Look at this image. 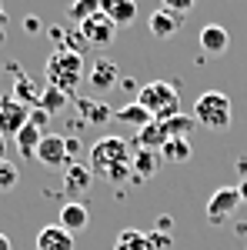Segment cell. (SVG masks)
Returning a JSON list of instances; mask_svg holds the SVG:
<instances>
[{
    "label": "cell",
    "instance_id": "cell-1",
    "mask_svg": "<svg viewBox=\"0 0 247 250\" xmlns=\"http://www.w3.org/2000/svg\"><path fill=\"white\" fill-rule=\"evenodd\" d=\"M137 104L151 114V120H160V124L180 114V94H177V87H174L171 80H151V83H144L140 94H137Z\"/></svg>",
    "mask_w": 247,
    "mask_h": 250
},
{
    "label": "cell",
    "instance_id": "cell-2",
    "mask_svg": "<svg viewBox=\"0 0 247 250\" xmlns=\"http://www.w3.org/2000/svg\"><path fill=\"white\" fill-rule=\"evenodd\" d=\"M84 77H87V70H84V57L80 54L60 47V50H54L47 57V87H57V90H64L70 97Z\"/></svg>",
    "mask_w": 247,
    "mask_h": 250
},
{
    "label": "cell",
    "instance_id": "cell-3",
    "mask_svg": "<svg viewBox=\"0 0 247 250\" xmlns=\"http://www.w3.org/2000/svg\"><path fill=\"white\" fill-rule=\"evenodd\" d=\"M230 117H234V107H230L227 94H221V90H207L194 104V120L207 130H227Z\"/></svg>",
    "mask_w": 247,
    "mask_h": 250
},
{
    "label": "cell",
    "instance_id": "cell-4",
    "mask_svg": "<svg viewBox=\"0 0 247 250\" xmlns=\"http://www.w3.org/2000/svg\"><path fill=\"white\" fill-rule=\"evenodd\" d=\"M131 144L124 140V137H100L94 147H90V173H104L120 167V164H131Z\"/></svg>",
    "mask_w": 247,
    "mask_h": 250
},
{
    "label": "cell",
    "instance_id": "cell-5",
    "mask_svg": "<svg viewBox=\"0 0 247 250\" xmlns=\"http://www.w3.org/2000/svg\"><path fill=\"white\" fill-rule=\"evenodd\" d=\"M30 120V107L20 104L17 97H0V137H17Z\"/></svg>",
    "mask_w": 247,
    "mask_h": 250
},
{
    "label": "cell",
    "instance_id": "cell-6",
    "mask_svg": "<svg viewBox=\"0 0 247 250\" xmlns=\"http://www.w3.org/2000/svg\"><path fill=\"white\" fill-rule=\"evenodd\" d=\"M244 200H241V193H237V187H221V190L214 193L207 200V217H210V224H224L230 213L237 210Z\"/></svg>",
    "mask_w": 247,
    "mask_h": 250
},
{
    "label": "cell",
    "instance_id": "cell-7",
    "mask_svg": "<svg viewBox=\"0 0 247 250\" xmlns=\"http://www.w3.org/2000/svg\"><path fill=\"white\" fill-rule=\"evenodd\" d=\"M114 34H117L114 20L104 17V14H94L90 20H84V23H80V37L87 40L90 47H107V43L114 40Z\"/></svg>",
    "mask_w": 247,
    "mask_h": 250
},
{
    "label": "cell",
    "instance_id": "cell-8",
    "mask_svg": "<svg viewBox=\"0 0 247 250\" xmlns=\"http://www.w3.org/2000/svg\"><path fill=\"white\" fill-rule=\"evenodd\" d=\"M34 160H40L44 167H67V164H70V157H67V140L60 134H44Z\"/></svg>",
    "mask_w": 247,
    "mask_h": 250
},
{
    "label": "cell",
    "instance_id": "cell-9",
    "mask_svg": "<svg viewBox=\"0 0 247 250\" xmlns=\"http://www.w3.org/2000/svg\"><path fill=\"white\" fill-rule=\"evenodd\" d=\"M87 80H90V87H94V90H111V87H117V80H120V67H117L114 60L100 57V60L90 63Z\"/></svg>",
    "mask_w": 247,
    "mask_h": 250
},
{
    "label": "cell",
    "instance_id": "cell-10",
    "mask_svg": "<svg viewBox=\"0 0 247 250\" xmlns=\"http://www.w3.org/2000/svg\"><path fill=\"white\" fill-rule=\"evenodd\" d=\"M227 47H230L227 27H221V23H207V27L201 30V50H204L207 57H221V54H227Z\"/></svg>",
    "mask_w": 247,
    "mask_h": 250
},
{
    "label": "cell",
    "instance_id": "cell-11",
    "mask_svg": "<svg viewBox=\"0 0 247 250\" xmlns=\"http://www.w3.org/2000/svg\"><path fill=\"white\" fill-rule=\"evenodd\" d=\"M60 227L67 233H80L87 224H90V210H87V204H80V200H67L64 207H60Z\"/></svg>",
    "mask_w": 247,
    "mask_h": 250
},
{
    "label": "cell",
    "instance_id": "cell-12",
    "mask_svg": "<svg viewBox=\"0 0 247 250\" xmlns=\"http://www.w3.org/2000/svg\"><path fill=\"white\" fill-rule=\"evenodd\" d=\"M180 27H184V17L174 14V10H164V7H160V10H154V14H151V34L157 40H171Z\"/></svg>",
    "mask_w": 247,
    "mask_h": 250
},
{
    "label": "cell",
    "instance_id": "cell-13",
    "mask_svg": "<svg viewBox=\"0 0 247 250\" xmlns=\"http://www.w3.org/2000/svg\"><path fill=\"white\" fill-rule=\"evenodd\" d=\"M100 14L114 20V27H131L137 20V3L134 0H100Z\"/></svg>",
    "mask_w": 247,
    "mask_h": 250
},
{
    "label": "cell",
    "instance_id": "cell-14",
    "mask_svg": "<svg viewBox=\"0 0 247 250\" xmlns=\"http://www.w3.org/2000/svg\"><path fill=\"white\" fill-rule=\"evenodd\" d=\"M37 250H74V233H67L60 224L40 227V233H37Z\"/></svg>",
    "mask_w": 247,
    "mask_h": 250
},
{
    "label": "cell",
    "instance_id": "cell-15",
    "mask_svg": "<svg viewBox=\"0 0 247 250\" xmlns=\"http://www.w3.org/2000/svg\"><path fill=\"white\" fill-rule=\"evenodd\" d=\"M167 140H171V134H167V127H164L160 120H151L147 127H140V130H137V137H134L137 150H160Z\"/></svg>",
    "mask_w": 247,
    "mask_h": 250
},
{
    "label": "cell",
    "instance_id": "cell-16",
    "mask_svg": "<svg viewBox=\"0 0 247 250\" xmlns=\"http://www.w3.org/2000/svg\"><path fill=\"white\" fill-rule=\"evenodd\" d=\"M90 184H94L90 167H84V164H67L64 167V190L67 193H87Z\"/></svg>",
    "mask_w": 247,
    "mask_h": 250
},
{
    "label": "cell",
    "instance_id": "cell-17",
    "mask_svg": "<svg viewBox=\"0 0 247 250\" xmlns=\"http://www.w3.org/2000/svg\"><path fill=\"white\" fill-rule=\"evenodd\" d=\"M160 164H164V157H160V150H134V157H131L134 180H147V177H154Z\"/></svg>",
    "mask_w": 247,
    "mask_h": 250
},
{
    "label": "cell",
    "instance_id": "cell-18",
    "mask_svg": "<svg viewBox=\"0 0 247 250\" xmlns=\"http://www.w3.org/2000/svg\"><path fill=\"white\" fill-rule=\"evenodd\" d=\"M14 140H17V150L23 154V160H34V157H37L40 140H44V134H40V127H34V124L27 120V127H23Z\"/></svg>",
    "mask_w": 247,
    "mask_h": 250
},
{
    "label": "cell",
    "instance_id": "cell-19",
    "mask_svg": "<svg viewBox=\"0 0 247 250\" xmlns=\"http://www.w3.org/2000/svg\"><path fill=\"white\" fill-rule=\"evenodd\" d=\"M190 154H194V150H190V140H187V137H171V140L160 147V157H164V160H171V164H187Z\"/></svg>",
    "mask_w": 247,
    "mask_h": 250
},
{
    "label": "cell",
    "instance_id": "cell-20",
    "mask_svg": "<svg viewBox=\"0 0 247 250\" xmlns=\"http://www.w3.org/2000/svg\"><path fill=\"white\" fill-rule=\"evenodd\" d=\"M67 104H70V97L64 94V90H57V87H44V90H40V104H37V107L54 117V114H60Z\"/></svg>",
    "mask_w": 247,
    "mask_h": 250
},
{
    "label": "cell",
    "instance_id": "cell-21",
    "mask_svg": "<svg viewBox=\"0 0 247 250\" xmlns=\"http://www.w3.org/2000/svg\"><path fill=\"white\" fill-rule=\"evenodd\" d=\"M114 117L120 120V124H131V127H137V130L151 124V114H147V110H144V107H140L137 100H134V104H124V107H120Z\"/></svg>",
    "mask_w": 247,
    "mask_h": 250
},
{
    "label": "cell",
    "instance_id": "cell-22",
    "mask_svg": "<svg viewBox=\"0 0 247 250\" xmlns=\"http://www.w3.org/2000/svg\"><path fill=\"white\" fill-rule=\"evenodd\" d=\"M94 14H100V0H74L70 7H67V20L80 27L84 20H90Z\"/></svg>",
    "mask_w": 247,
    "mask_h": 250
},
{
    "label": "cell",
    "instance_id": "cell-23",
    "mask_svg": "<svg viewBox=\"0 0 247 250\" xmlns=\"http://www.w3.org/2000/svg\"><path fill=\"white\" fill-rule=\"evenodd\" d=\"M114 250H151V244H147V233H140V230H134V227H127V230L117 233Z\"/></svg>",
    "mask_w": 247,
    "mask_h": 250
},
{
    "label": "cell",
    "instance_id": "cell-24",
    "mask_svg": "<svg viewBox=\"0 0 247 250\" xmlns=\"http://www.w3.org/2000/svg\"><path fill=\"white\" fill-rule=\"evenodd\" d=\"M77 110L84 114V120H90V124H107L114 117L107 110V104H100V100H77Z\"/></svg>",
    "mask_w": 247,
    "mask_h": 250
},
{
    "label": "cell",
    "instance_id": "cell-25",
    "mask_svg": "<svg viewBox=\"0 0 247 250\" xmlns=\"http://www.w3.org/2000/svg\"><path fill=\"white\" fill-rule=\"evenodd\" d=\"M14 97H17L20 104H27V107H30V104L37 107V104H40V87L30 77H23V74H20V77H17V87H14Z\"/></svg>",
    "mask_w": 247,
    "mask_h": 250
},
{
    "label": "cell",
    "instance_id": "cell-26",
    "mask_svg": "<svg viewBox=\"0 0 247 250\" xmlns=\"http://www.w3.org/2000/svg\"><path fill=\"white\" fill-rule=\"evenodd\" d=\"M194 117H187V114H177V117H171V120H164V127H167V134L171 137H187L190 130H194Z\"/></svg>",
    "mask_w": 247,
    "mask_h": 250
},
{
    "label": "cell",
    "instance_id": "cell-27",
    "mask_svg": "<svg viewBox=\"0 0 247 250\" xmlns=\"http://www.w3.org/2000/svg\"><path fill=\"white\" fill-rule=\"evenodd\" d=\"M20 184V170L10 160H0V190H14Z\"/></svg>",
    "mask_w": 247,
    "mask_h": 250
},
{
    "label": "cell",
    "instance_id": "cell-28",
    "mask_svg": "<svg viewBox=\"0 0 247 250\" xmlns=\"http://www.w3.org/2000/svg\"><path fill=\"white\" fill-rule=\"evenodd\" d=\"M131 177H134L131 164H120V167H114V170H107V173H104V180H107V184H127Z\"/></svg>",
    "mask_w": 247,
    "mask_h": 250
},
{
    "label": "cell",
    "instance_id": "cell-29",
    "mask_svg": "<svg viewBox=\"0 0 247 250\" xmlns=\"http://www.w3.org/2000/svg\"><path fill=\"white\" fill-rule=\"evenodd\" d=\"M147 244H151V250H171L174 247V237H171V233L154 230V233H147Z\"/></svg>",
    "mask_w": 247,
    "mask_h": 250
},
{
    "label": "cell",
    "instance_id": "cell-30",
    "mask_svg": "<svg viewBox=\"0 0 247 250\" xmlns=\"http://www.w3.org/2000/svg\"><path fill=\"white\" fill-rule=\"evenodd\" d=\"M160 3H164V10H174V14H180V17H184V14L194 10V3H197V0H160Z\"/></svg>",
    "mask_w": 247,
    "mask_h": 250
},
{
    "label": "cell",
    "instance_id": "cell-31",
    "mask_svg": "<svg viewBox=\"0 0 247 250\" xmlns=\"http://www.w3.org/2000/svg\"><path fill=\"white\" fill-rule=\"evenodd\" d=\"M47 120H50V114H47V110H40V107H34V110H30V124H34V127H47Z\"/></svg>",
    "mask_w": 247,
    "mask_h": 250
},
{
    "label": "cell",
    "instance_id": "cell-32",
    "mask_svg": "<svg viewBox=\"0 0 247 250\" xmlns=\"http://www.w3.org/2000/svg\"><path fill=\"white\" fill-rule=\"evenodd\" d=\"M67 140V157H70V164H77V157H80V140L77 137H64Z\"/></svg>",
    "mask_w": 247,
    "mask_h": 250
},
{
    "label": "cell",
    "instance_id": "cell-33",
    "mask_svg": "<svg viewBox=\"0 0 247 250\" xmlns=\"http://www.w3.org/2000/svg\"><path fill=\"white\" fill-rule=\"evenodd\" d=\"M154 230H160V233H171V230H174V217H167V213H164V217H157Z\"/></svg>",
    "mask_w": 247,
    "mask_h": 250
},
{
    "label": "cell",
    "instance_id": "cell-34",
    "mask_svg": "<svg viewBox=\"0 0 247 250\" xmlns=\"http://www.w3.org/2000/svg\"><path fill=\"white\" fill-rule=\"evenodd\" d=\"M23 30L27 34H40V17H23Z\"/></svg>",
    "mask_w": 247,
    "mask_h": 250
},
{
    "label": "cell",
    "instance_id": "cell-35",
    "mask_svg": "<svg viewBox=\"0 0 247 250\" xmlns=\"http://www.w3.org/2000/svg\"><path fill=\"white\" fill-rule=\"evenodd\" d=\"M50 37L57 40V47H64V27H50Z\"/></svg>",
    "mask_w": 247,
    "mask_h": 250
},
{
    "label": "cell",
    "instance_id": "cell-36",
    "mask_svg": "<svg viewBox=\"0 0 247 250\" xmlns=\"http://www.w3.org/2000/svg\"><path fill=\"white\" fill-rule=\"evenodd\" d=\"M0 250H14V244H10V237H7V233H0Z\"/></svg>",
    "mask_w": 247,
    "mask_h": 250
},
{
    "label": "cell",
    "instance_id": "cell-37",
    "mask_svg": "<svg viewBox=\"0 0 247 250\" xmlns=\"http://www.w3.org/2000/svg\"><path fill=\"white\" fill-rule=\"evenodd\" d=\"M237 193H241V200H247V177L241 180V184H237Z\"/></svg>",
    "mask_w": 247,
    "mask_h": 250
},
{
    "label": "cell",
    "instance_id": "cell-38",
    "mask_svg": "<svg viewBox=\"0 0 247 250\" xmlns=\"http://www.w3.org/2000/svg\"><path fill=\"white\" fill-rule=\"evenodd\" d=\"M3 150H7V144H3V137H0V160H3Z\"/></svg>",
    "mask_w": 247,
    "mask_h": 250
},
{
    "label": "cell",
    "instance_id": "cell-39",
    "mask_svg": "<svg viewBox=\"0 0 247 250\" xmlns=\"http://www.w3.org/2000/svg\"><path fill=\"white\" fill-rule=\"evenodd\" d=\"M3 20H7V14H3V7H0V23H3Z\"/></svg>",
    "mask_w": 247,
    "mask_h": 250
},
{
    "label": "cell",
    "instance_id": "cell-40",
    "mask_svg": "<svg viewBox=\"0 0 247 250\" xmlns=\"http://www.w3.org/2000/svg\"><path fill=\"white\" fill-rule=\"evenodd\" d=\"M134 3H137V0H134Z\"/></svg>",
    "mask_w": 247,
    "mask_h": 250
}]
</instances>
